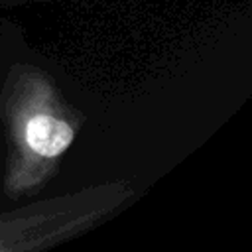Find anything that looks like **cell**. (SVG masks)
<instances>
[{
  "instance_id": "obj_1",
  "label": "cell",
  "mask_w": 252,
  "mask_h": 252,
  "mask_svg": "<svg viewBox=\"0 0 252 252\" xmlns=\"http://www.w3.org/2000/svg\"><path fill=\"white\" fill-rule=\"evenodd\" d=\"M87 124L53 65L24 28L0 20V205L35 199L59 173Z\"/></svg>"
},
{
  "instance_id": "obj_2",
  "label": "cell",
  "mask_w": 252,
  "mask_h": 252,
  "mask_svg": "<svg viewBox=\"0 0 252 252\" xmlns=\"http://www.w3.org/2000/svg\"><path fill=\"white\" fill-rule=\"evenodd\" d=\"M134 197L128 179H108L2 207L0 252H41L75 240L114 219Z\"/></svg>"
},
{
  "instance_id": "obj_3",
  "label": "cell",
  "mask_w": 252,
  "mask_h": 252,
  "mask_svg": "<svg viewBox=\"0 0 252 252\" xmlns=\"http://www.w3.org/2000/svg\"><path fill=\"white\" fill-rule=\"evenodd\" d=\"M41 2H53V0H0V8L24 6V4H41Z\"/></svg>"
}]
</instances>
